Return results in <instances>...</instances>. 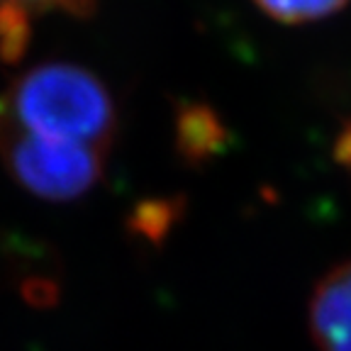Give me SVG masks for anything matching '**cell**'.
Returning <instances> with one entry per match:
<instances>
[{
	"instance_id": "obj_4",
	"label": "cell",
	"mask_w": 351,
	"mask_h": 351,
	"mask_svg": "<svg viewBox=\"0 0 351 351\" xmlns=\"http://www.w3.org/2000/svg\"><path fill=\"white\" fill-rule=\"evenodd\" d=\"M93 5L95 0H0V54L12 61L25 51L32 15H88Z\"/></svg>"
},
{
	"instance_id": "obj_5",
	"label": "cell",
	"mask_w": 351,
	"mask_h": 351,
	"mask_svg": "<svg viewBox=\"0 0 351 351\" xmlns=\"http://www.w3.org/2000/svg\"><path fill=\"white\" fill-rule=\"evenodd\" d=\"M230 142V132L208 105H188L178 115V149L186 159L205 161L222 152Z\"/></svg>"
},
{
	"instance_id": "obj_2",
	"label": "cell",
	"mask_w": 351,
	"mask_h": 351,
	"mask_svg": "<svg viewBox=\"0 0 351 351\" xmlns=\"http://www.w3.org/2000/svg\"><path fill=\"white\" fill-rule=\"evenodd\" d=\"M0 156L27 191L51 200L83 195L98 181L105 159L88 149L49 147L22 137H0Z\"/></svg>"
},
{
	"instance_id": "obj_6",
	"label": "cell",
	"mask_w": 351,
	"mask_h": 351,
	"mask_svg": "<svg viewBox=\"0 0 351 351\" xmlns=\"http://www.w3.org/2000/svg\"><path fill=\"white\" fill-rule=\"evenodd\" d=\"M254 3L269 17L288 25L322 20L346 5V0H254Z\"/></svg>"
},
{
	"instance_id": "obj_7",
	"label": "cell",
	"mask_w": 351,
	"mask_h": 351,
	"mask_svg": "<svg viewBox=\"0 0 351 351\" xmlns=\"http://www.w3.org/2000/svg\"><path fill=\"white\" fill-rule=\"evenodd\" d=\"M335 159L339 161L341 166L351 169V122L341 130V134L337 137L335 144Z\"/></svg>"
},
{
	"instance_id": "obj_3",
	"label": "cell",
	"mask_w": 351,
	"mask_h": 351,
	"mask_svg": "<svg viewBox=\"0 0 351 351\" xmlns=\"http://www.w3.org/2000/svg\"><path fill=\"white\" fill-rule=\"evenodd\" d=\"M310 332L319 351H351V258L335 266L315 288Z\"/></svg>"
},
{
	"instance_id": "obj_1",
	"label": "cell",
	"mask_w": 351,
	"mask_h": 351,
	"mask_svg": "<svg viewBox=\"0 0 351 351\" xmlns=\"http://www.w3.org/2000/svg\"><path fill=\"white\" fill-rule=\"evenodd\" d=\"M115 108L105 86L71 64H44L20 76L0 98V137H22L105 156Z\"/></svg>"
}]
</instances>
